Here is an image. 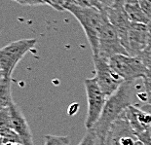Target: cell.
<instances>
[{
	"instance_id": "obj_1",
	"label": "cell",
	"mask_w": 151,
	"mask_h": 145,
	"mask_svg": "<svg viewBox=\"0 0 151 145\" xmlns=\"http://www.w3.org/2000/svg\"><path fill=\"white\" fill-rule=\"evenodd\" d=\"M134 82H124L120 88L107 98L101 118L91 128V131L97 135L99 145L104 143L111 125L122 116H124L128 107L132 105L133 93L134 90Z\"/></svg>"
},
{
	"instance_id": "obj_2",
	"label": "cell",
	"mask_w": 151,
	"mask_h": 145,
	"mask_svg": "<svg viewBox=\"0 0 151 145\" xmlns=\"http://www.w3.org/2000/svg\"><path fill=\"white\" fill-rule=\"evenodd\" d=\"M65 11L71 13L80 22L91 46L93 56H97L99 35L104 27L109 22L106 12L97 7H84L77 5L70 0H67Z\"/></svg>"
},
{
	"instance_id": "obj_3",
	"label": "cell",
	"mask_w": 151,
	"mask_h": 145,
	"mask_svg": "<svg viewBox=\"0 0 151 145\" xmlns=\"http://www.w3.org/2000/svg\"><path fill=\"white\" fill-rule=\"evenodd\" d=\"M37 39L25 38L11 42L0 50V77L11 79L12 73L24 57L35 47Z\"/></svg>"
},
{
	"instance_id": "obj_4",
	"label": "cell",
	"mask_w": 151,
	"mask_h": 145,
	"mask_svg": "<svg viewBox=\"0 0 151 145\" xmlns=\"http://www.w3.org/2000/svg\"><path fill=\"white\" fill-rule=\"evenodd\" d=\"M109 64L125 82H134L142 80L145 76L147 67L139 57L128 55H116L109 59Z\"/></svg>"
},
{
	"instance_id": "obj_5",
	"label": "cell",
	"mask_w": 151,
	"mask_h": 145,
	"mask_svg": "<svg viewBox=\"0 0 151 145\" xmlns=\"http://www.w3.org/2000/svg\"><path fill=\"white\" fill-rule=\"evenodd\" d=\"M84 84L88 99V112L85 120V127L87 130H91L101 118L107 98L99 88L96 77L86 79Z\"/></svg>"
},
{
	"instance_id": "obj_6",
	"label": "cell",
	"mask_w": 151,
	"mask_h": 145,
	"mask_svg": "<svg viewBox=\"0 0 151 145\" xmlns=\"http://www.w3.org/2000/svg\"><path fill=\"white\" fill-rule=\"evenodd\" d=\"M96 69V79L99 88L108 98L120 88L125 81L112 69L107 60L99 56L93 57Z\"/></svg>"
},
{
	"instance_id": "obj_7",
	"label": "cell",
	"mask_w": 151,
	"mask_h": 145,
	"mask_svg": "<svg viewBox=\"0 0 151 145\" xmlns=\"http://www.w3.org/2000/svg\"><path fill=\"white\" fill-rule=\"evenodd\" d=\"M116 55H128L126 48L121 41L120 35L110 22H107L101 29L99 39V51L97 56L109 60ZM94 57V56H93Z\"/></svg>"
},
{
	"instance_id": "obj_8",
	"label": "cell",
	"mask_w": 151,
	"mask_h": 145,
	"mask_svg": "<svg viewBox=\"0 0 151 145\" xmlns=\"http://www.w3.org/2000/svg\"><path fill=\"white\" fill-rule=\"evenodd\" d=\"M137 140L136 133L124 115L111 125L101 145H134Z\"/></svg>"
},
{
	"instance_id": "obj_9",
	"label": "cell",
	"mask_w": 151,
	"mask_h": 145,
	"mask_svg": "<svg viewBox=\"0 0 151 145\" xmlns=\"http://www.w3.org/2000/svg\"><path fill=\"white\" fill-rule=\"evenodd\" d=\"M105 12L107 14L109 22L116 28L119 35H120L122 43L127 50L128 34H129L132 22L130 21L126 11H125L124 1L123 0H117L113 5L107 8Z\"/></svg>"
},
{
	"instance_id": "obj_10",
	"label": "cell",
	"mask_w": 151,
	"mask_h": 145,
	"mask_svg": "<svg viewBox=\"0 0 151 145\" xmlns=\"http://www.w3.org/2000/svg\"><path fill=\"white\" fill-rule=\"evenodd\" d=\"M149 43L147 24L132 22L128 34L127 52L129 56L139 57Z\"/></svg>"
},
{
	"instance_id": "obj_11",
	"label": "cell",
	"mask_w": 151,
	"mask_h": 145,
	"mask_svg": "<svg viewBox=\"0 0 151 145\" xmlns=\"http://www.w3.org/2000/svg\"><path fill=\"white\" fill-rule=\"evenodd\" d=\"M10 111L13 121V128L16 131V133L19 134V136L21 137L22 144L34 145L30 128L20 107L14 103L10 106Z\"/></svg>"
},
{
	"instance_id": "obj_12",
	"label": "cell",
	"mask_w": 151,
	"mask_h": 145,
	"mask_svg": "<svg viewBox=\"0 0 151 145\" xmlns=\"http://www.w3.org/2000/svg\"><path fill=\"white\" fill-rule=\"evenodd\" d=\"M125 115L136 134L151 130V114L143 111L137 105H130Z\"/></svg>"
},
{
	"instance_id": "obj_13",
	"label": "cell",
	"mask_w": 151,
	"mask_h": 145,
	"mask_svg": "<svg viewBox=\"0 0 151 145\" xmlns=\"http://www.w3.org/2000/svg\"><path fill=\"white\" fill-rule=\"evenodd\" d=\"M123 1L125 11L132 22L147 24L150 22L149 19L143 13L142 9L140 8L139 0H123Z\"/></svg>"
},
{
	"instance_id": "obj_14",
	"label": "cell",
	"mask_w": 151,
	"mask_h": 145,
	"mask_svg": "<svg viewBox=\"0 0 151 145\" xmlns=\"http://www.w3.org/2000/svg\"><path fill=\"white\" fill-rule=\"evenodd\" d=\"M14 103L12 98L11 79L0 78V109L10 107Z\"/></svg>"
},
{
	"instance_id": "obj_15",
	"label": "cell",
	"mask_w": 151,
	"mask_h": 145,
	"mask_svg": "<svg viewBox=\"0 0 151 145\" xmlns=\"http://www.w3.org/2000/svg\"><path fill=\"white\" fill-rule=\"evenodd\" d=\"M69 136H58V135H46L45 145H70Z\"/></svg>"
},
{
	"instance_id": "obj_16",
	"label": "cell",
	"mask_w": 151,
	"mask_h": 145,
	"mask_svg": "<svg viewBox=\"0 0 151 145\" xmlns=\"http://www.w3.org/2000/svg\"><path fill=\"white\" fill-rule=\"evenodd\" d=\"M78 145H99V139L94 131L88 130Z\"/></svg>"
},
{
	"instance_id": "obj_17",
	"label": "cell",
	"mask_w": 151,
	"mask_h": 145,
	"mask_svg": "<svg viewBox=\"0 0 151 145\" xmlns=\"http://www.w3.org/2000/svg\"><path fill=\"white\" fill-rule=\"evenodd\" d=\"M143 86H144V92L139 93H137V96H139V98L141 101H144L147 104L151 105V84L143 82Z\"/></svg>"
},
{
	"instance_id": "obj_18",
	"label": "cell",
	"mask_w": 151,
	"mask_h": 145,
	"mask_svg": "<svg viewBox=\"0 0 151 145\" xmlns=\"http://www.w3.org/2000/svg\"><path fill=\"white\" fill-rule=\"evenodd\" d=\"M45 4L52 7L57 11H65V4L67 0H44Z\"/></svg>"
},
{
	"instance_id": "obj_19",
	"label": "cell",
	"mask_w": 151,
	"mask_h": 145,
	"mask_svg": "<svg viewBox=\"0 0 151 145\" xmlns=\"http://www.w3.org/2000/svg\"><path fill=\"white\" fill-rule=\"evenodd\" d=\"M139 57L142 60V62L145 64L146 67L151 66V42H149L145 49L141 52Z\"/></svg>"
},
{
	"instance_id": "obj_20",
	"label": "cell",
	"mask_w": 151,
	"mask_h": 145,
	"mask_svg": "<svg viewBox=\"0 0 151 145\" xmlns=\"http://www.w3.org/2000/svg\"><path fill=\"white\" fill-rule=\"evenodd\" d=\"M70 1L74 2L77 5L84 6V7H97L101 9L99 0H70Z\"/></svg>"
},
{
	"instance_id": "obj_21",
	"label": "cell",
	"mask_w": 151,
	"mask_h": 145,
	"mask_svg": "<svg viewBox=\"0 0 151 145\" xmlns=\"http://www.w3.org/2000/svg\"><path fill=\"white\" fill-rule=\"evenodd\" d=\"M139 3L143 13L151 21V0H139Z\"/></svg>"
},
{
	"instance_id": "obj_22",
	"label": "cell",
	"mask_w": 151,
	"mask_h": 145,
	"mask_svg": "<svg viewBox=\"0 0 151 145\" xmlns=\"http://www.w3.org/2000/svg\"><path fill=\"white\" fill-rule=\"evenodd\" d=\"M137 136L139 138V140L142 142L143 145H151V130L137 134Z\"/></svg>"
},
{
	"instance_id": "obj_23",
	"label": "cell",
	"mask_w": 151,
	"mask_h": 145,
	"mask_svg": "<svg viewBox=\"0 0 151 145\" xmlns=\"http://www.w3.org/2000/svg\"><path fill=\"white\" fill-rule=\"evenodd\" d=\"M22 6H40L46 5L44 0H13Z\"/></svg>"
},
{
	"instance_id": "obj_24",
	"label": "cell",
	"mask_w": 151,
	"mask_h": 145,
	"mask_svg": "<svg viewBox=\"0 0 151 145\" xmlns=\"http://www.w3.org/2000/svg\"><path fill=\"white\" fill-rule=\"evenodd\" d=\"M117 0H99V3H101V7L102 10H106L107 8L110 7L111 5H113Z\"/></svg>"
},
{
	"instance_id": "obj_25",
	"label": "cell",
	"mask_w": 151,
	"mask_h": 145,
	"mask_svg": "<svg viewBox=\"0 0 151 145\" xmlns=\"http://www.w3.org/2000/svg\"><path fill=\"white\" fill-rule=\"evenodd\" d=\"M142 82L151 84V66H148V67H147L145 76H144V78L142 79Z\"/></svg>"
},
{
	"instance_id": "obj_26",
	"label": "cell",
	"mask_w": 151,
	"mask_h": 145,
	"mask_svg": "<svg viewBox=\"0 0 151 145\" xmlns=\"http://www.w3.org/2000/svg\"><path fill=\"white\" fill-rule=\"evenodd\" d=\"M147 33H148L149 42H151V21L147 24Z\"/></svg>"
},
{
	"instance_id": "obj_27",
	"label": "cell",
	"mask_w": 151,
	"mask_h": 145,
	"mask_svg": "<svg viewBox=\"0 0 151 145\" xmlns=\"http://www.w3.org/2000/svg\"><path fill=\"white\" fill-rule=\"evenodd\" d=\"M1 145H24L22 143H19V142H6V143H1Z\"/></svg>"
},
{
	"instance_id": "obj_28",
	"label": "cell",
	"mask_w": 151,
	"mask_h": 145,
	"mask_svg": "<svg viewBox=\"0 0 151 145\" xmlns=\"http://www.w3.org/2000/svg\"><path fill=\"white\" fill-rule=\"evenodd\" d=\"M134 145H143V144H142V142H141V141L137 140V142H136V144H134Z\"/></svg>"
}]
</instances>
